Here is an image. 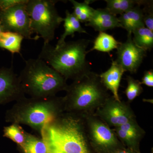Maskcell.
I'll list each match as a JSON object with an SVG mask.
<instances>
[{
    "instance_id": "8fae6325",
    "label": "cell",
    "mask_w": 153,
    "mask_h": 153,
    "mask_svg": "<svg viewBox=\"0 0 153 153\" xmlns=\"http://www.w3.org/2000/svg\"><path fill=\"white\" fill-rule=\"evenodd\" d=\"M19 76L13 66L0 68V105L25 97Z\"/></svg>"
},
{
    "instance_id": "4316f807",
    "label": "cell",
    "mask_w": 153,
    "mask_h": 153,
    "mask_svg": "<svg viewBox=\"0 0 153 153\" xmlns=\"http://www.w3.org/2000/svg\"><path fill=\"white\" fill-rule=\"evenodd\" d=\"M28 0H0V11L5 10L12 7L27 3Z\"/></svg>"
},
{
    "instance_id": "44dd1931",
    "label": "cell",
    "mask_w": 153,
    "mask_h": 153,
    "mask_svg": "<svg viewBox=\"0 0 153 153\" xmlns=\"http://www.w3.org/2000/svg\"><path fill=\"white\" fill-rule=\"evenodd\" d=\"M20 148L24 153H47L46 145L42 138L28 133L25 143Z\"/></svg>"
},
{
    "instance_id": "7a4b0ae2",
    "label": "cell",
    "mask_w": 153,
    "mask_h": 153,
    "mask_svg": "<svg viewBox=\"0 0 153 153\" xmlns=\"http://www.w3.org/2000/svg\"><path fill=\"white\" fill-rule=\"evenodd\" d=\"M91 41L79 39L65 41L57 47L44 44L38 58L57 71L67 80L77 79L91 71L86 59L87 49Z\"/></svg>"
},
{
    "instance_id": "6da1fadb",
    "label": "cell",
    "mask_w": 153,
    "mask_h": 153,
    "mask_svg": "<svg viewBox=\"0 0 153 153\" xmlns=\"http://www.w3.org/2000/svg\"><path fill=\"white\" fill-rule=\"evenodd\" d=\"M40 133L47 153H95L88 138L83 116L64 112Z\"/></svg>"
},
{
    "instance_id": "484cf974",
    "label": "cell",
    "mask_w": 153,
    "mask_h": 153,
    "mask_svg": "<svg viewBox=\"0 0 153 153\" xmlns=\"http://www.w3.org/2000/svg\"><path fill=\"white\" fill-rule=\"evenodd\" d=\"M143 21L145 27L153 32V1H147L144 5Z\"/></svg>"
},
{
    "instance_id": "603a6c76",
    "label": "cell",
    "mask_w": 153,
    "mask_h": 153,
    "mask_svg": "<svg viewBox=\"0 0 153 153\" xmlns=\"http://www.w3.org/2000/svg\"><path fill=\"white\" fill-rule=\"evenodd\" d=\"M118 139L125 147L131 150L140 153V143L142 139L128 133L119 128H112Z\"/></svg>"
},
{
    "instance_id": "cb8c5ba5",
    "label": "cell",
    "mask_w": 153,
    "mask_h": 153,
    "mask_svg": "<svg viewBox=\"0 0 153 153\" xmlns=\"http://www.w3.org/2000/svg\"><path fill=\"white\" fill-rule=\"evenodd\" d=\"M126 79L128 85L125 94L130 103L142 93L143 89L139 80L134 79L130 76H127Z\"/></svg>"
},
{
    "instance_id": "f546056e",
    "label": "cell",
    "mask_w": 153,
    "mask_h": 153,
    "mask_svg": "<svg viewBox=\"0 0 153 153\" xmlns=\"http://www.w3.org/2000/svg\"><path fill=\"white\" fill-rule=\"evenodd\" d=\"M3 32H4V28H3V26H2L1 24V22H0V34Z\"/></svg>"
},
{
    "instance_id": "5bb4252c",
    "label": "cell",
    "mask_w": 153,
    "mask_h": 153,
    "mask_svg": "<svg viewBox=\"0 0 153 153\" xmlns=\"http://www.w3.org/2000/svg\"><path fill=\"white\" fill-rule=\"evenodd\" d=\"M140 6H136L118 18L122 27L125 29L128 34H132L136 28L145 26L143 21V12Z\"/></svg>"
},
{
    "instance_id": "e0dca14e",
    "label": "cell",
    "mask_w": 153,
    "mask_h": 153,
    "mask_svg": "<svg viewBox=\"0 0 153 153\" xmlns=\"http://www.w3.org/2000/svg\"><path fill=\"white\" fill-rule=\"evenodd\" d=\"M24 37L18 33L3 32L0 34V48L8 50L12 54L20 53Z\"/></svg>"
},
{
    "instance_id": "7402d4cb",
    "label": "cell",
    "mask_w": 153,
    "mask_h": 153,
    "mask_svg": "<svg viewBox=\"0 0 153 153\" xmlns=\"http://www.w3.org/2000/svg\"><path fill=\"white\" fill-rule=\"evenodd\" d=\"M3 133V136L12 140L20 147L23 146L26 140L27 132L18 124L11 123V125L4 127Z\"/></svg>"
},
{
    "instance_id": "9c48e42d",
    "label": "cell",
    "mask_w": 153,
    "mask_h": 153,
    "mask_svg": "<svg viewBox=\"0 0 153 153\" xmlns=\"http://www.w3.org/2000/svg\"><path fill=\"white\" fill-rule=\"evenodd\" d=\"M27 3L19 4L5 10L0 11V22L4 32L18 33L28 40H37L36 37H32L33 33L26 7Z\"/></svg>"
},
{
    "instance_id": "52a82bcc",
    "label": "cell",
    "mask_w": 153,
    "mask_h": 153,
    "mask_svg": "<svg viewBox=\"0 0 153 153\" xmlns=\"http://www.w3.org/2000/svg\"><path fill=\"white\" fill-rule=\"evenodd\" d=\"M88 138L95 153H111L125 147L113 129L93 114L83 116Z\"/></svg>"
},
{
    "instance_id": "3957f363",
    "label": "cell",
    "mask_w": 153,
    "mask_h": 153,
    "mask_svg": "<svg viewBox=\"0 0 153 153\" xmlns=\"http://www.w3.org/2000/svg\"><path fill=\"white\" fill-rule=\"evenodd\" d=\"M65 112L63 97L20 99L5 114L6 122L24 124L41 132L47 124Z\"/></svg>"
},
{
    "instance_id": "83f0119b",
    "label": "cell",
    "mask_w": 153,
    "mask_h": 153,
    "mask_svg": "<svg viewBox=\"0 0 153 153\" xmlns=\"http://www.w3.org/2000/svg\"><path fill=\"white\" fill-rule=\"evenodd\" d=\"M141 84H144L148 87L153 86V71L152 69L145 71L143 76Z\"/></svg>"
},
{
    "instance_id": "5b68a950",
    "label": "cell",
    "mask_w": 153,
    "mask_h": 153,
    "mask_svg": "<svg viewBox=\"0 0 153 153\" xmlns=\"http://www.w3.org/2000/svg\"><path fill=\"white\" fill-rule=\"evenodd\" d=\"M19 76L24 93L33 98L55 96L68 85L64 77L38 58L26 60Z\"/></svg>"
},
{
    "instance_id": "ba28073f",
    "label": "cell",
    "mask_w": 153,
    "mask_h": 153,
    "mask_svg": "<svg viewBox=\"0 0 153 153\" xmlns=\"http://www.w3.org/2000/svg\"><path fill=\"white\" fill-rule=\"evenodd\" d=\"M110 127H119L131 121L136 120L129 102L118 101L113 96L108 97L94 113Z\"/></svg>"
},
{
    "instance_id": "9a60e30c",
    "label": "cell",
    "mask_w": 153,
    "mask_h": 153,
    "mask_svg": "<svg viewBox=\"0 0 153 153\" xmlns=\"http://www.w3.org/2000/svg\"><path fill=\"white\" fill-rule=\"evenodd\" d=\"M64 22V33L60 36V39L57 41L56 47L60 46L65 42V39L68 36H71L74 37V33H87L80 25L79 22L73 14L66 10V17L63 18Z\"/></svg>"
},
{
    "instance_id": "d4e9b609",
    "label": "cell",
    "mask_w": 153,
    "mask_h": 153,
    "mask_svg": "<svg viewBox=\"0 0 153 153\" xmlns=\"http://www.w3.org/2000/svg\"><path fill=\"white\" fill-rule=\"evenodd\" d=\"M118 128L142 139L145 135V131L138 124L136 120L128 122Z\"/></svg>"
},
{
    "instance_id": "ac0fdd59",
    "label": "cell",
    "mask_w": 153,
    "mask_h": 153,
    "mask_svg": "<svg viewBox=\"0 0 153 153\" xmlns=\"http://www.w3.org/2000/svg\"><path fill=\"white\" fill-rule=\"evenodd\" d=\"M120 43L116 40L112 35L105 32H99L94 42L93 47L88 51V53L94 50H97L109 53L114 49H117Z\"/></svg>"
},
{
    "instance_id": "4fadbf2b",
    "label": "cell",
    "mask_w": 153,
    "mask_h": 153,
    "mask_svg": "<svg viewBox=\"0 0 153 153\" xmlns=\"http://www.w3.org/2000/svg\"><path fill=\"white\" fill-rule=\"evenodd\" d=\"M125 71L115 61L112 60L111 66L106 71L100 75L103 85L108 90H110L115 99L120 101L118 94L119 88L121 80Z\"/></svg>"
},
{
    "instance_id": "f1b7e54d",
    "label": "cell",
    "mask_w": 153,
    "mask_h": 153,
    "mask_svg": "<svg viewBox=\"0 0 153 153\" xmlns=\"http://www.w3.org/2000/svg\"><path fill=\"white\" fill-rule=\"evenodd\" d=\"M111 153H140L137 152H134L131 150L129 149H127L126 147H123L121 148V149H118L112 152Z\"/></svg>"
},
{
    "instance_id": "ffe728a7",
    "label": "cell",
    "mask_w": 153,
    "mask_h": 153,
    "mask_svg": "<svg viewBox=\"0 0 153 153\" xmlns=\"http://www.w3.org/2000/svg\"><path fill=\"white\" fill-rule=\"evenodd\" d=\"M92 1L85 0L83 2L80 3L74 0L69 1L73 5L74 11L72 13L80 23L86 24L92 17L95 9L91 7L89 4Z\"/></svg>"
},
{
    "instance_id": "7c38bea8",
    "label": "cell",
    "mask_w": 153,
    "mask_h": 153,
    "mask_svg": "<svg viewBox=\"0 0 153 153\" xmlns=\"http://www.w3.org/2000/svg\"><path fill=\"white\" fill-rule=\"evenodd\" d=\"M85 25L99 32H104L115 28H122L118 18L105 8L95 10L89 22Z\"/></svg>"
},
{
    "instance_id": "2e32d148",
    "label": "cell",
    "mask_w": 153,
    "mask_h": 153,
    "mask_svg": "<svg viewBox=\"0 0 153 153\" xmlns=\"http://www.w3.org/2000/svg\"><path fill=\"white\" fill-rule=\"evenodd\" d=\"M106 9L111 13L116 16L122 15L137 5L143 6L146 0H105Z\"/></svg>"
},
{
    "instance_id": "d6986e66",
    "label": "cell",
    "mask_w": 153,
    "mask_h": 153,
    "mask_svg": "<svg viewBox=\"0 0 153 153\" xmlns=\"http://www.w3.org/2000/svg\"><path fill=\"white\" fill-rule=\"evenodd\" d=\"M133 41L138 47L146 51L152 50L153 47V32L145 26L137 28L133 31Z\"/></svg>"
},
{
    "instance_id": "277c9868",
    "label": "cell",
    "mask_w": 153,
    "mask_h": 153,
    "mask_svg": "<svg viewBox=\"0 0 153 153\" xmlns=\"http://www.w3.org/2000/svg\"><path fill=\"white\" fill-rule=\"evenodd\" d=\"M65 91V112L82 116L93 114L111 96L100 75L91 71L73 80Z\"/></svg>"
},
{
    "instance_id": "30bf717a",
    "label": "cell",
    "mask_w": 153,
    "mask_h": 153,
    "mask_svg": "<svg viewBox=\"0 0 153 153\" xmlns=\"http://www.w3.org/2000/svg\"><path fill=\"white\" fill-rule=\"evenodd\" d=\"M146 50L134 43L132 34H128L126 41L121 43L117 48V58L115 61L125 71L136 73L146 56Z\"/></svg>"
},
{
    "instance_id": "8992f818",
    "label": "cell",
    "mask_w": 153,
    "mask_h": 153,
    "mask_svg": "<svg viewBox=\"0 0 153 153\" xmlns=\"http://www.w3.org/2000/svg\"><path fill=\"white\" fill-rule=\"evenodd\" d=\"M57 1L53 0H28L27 11L31 27L36 37L42 38L44 44H49L55 37V30L63 22L55 7Z\"/></svg>"
}]
</instances>
